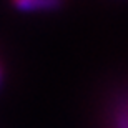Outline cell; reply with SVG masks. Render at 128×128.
Returning a JSON list of instances; mask_svg holds the SVG:
<instances>
[{"label": "cell", "instance_id": "cell-1", "mask_svg": "<svg viewBox=\"0 0 128 128\" xmlns=\"http://www.w3.org/2000/svg\"><path fill=\"white\" fill-rule=\"evenodd\" d=\"M20 8H48V7H55L52 2H25V4H18Z\"/></svg>", "mask_w": 128, "mask_h": 128}]
</instances>
